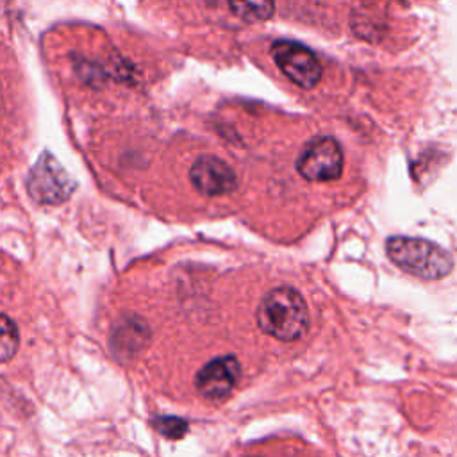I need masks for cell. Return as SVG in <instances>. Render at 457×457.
<instances>
[{"instance_id": "cell-6", "label": "cell", "mask_w": 457, "mask_h": 457, "mask_svg": "<svg viewBox=\"0 0 457 457\" xmlns=\"http://www.w3.org/2000/svg\"><path fill=\"white\" fill-rule=\"evenodd\" d=\"M189 179L195 189L207 196H221L237 187L232 168L214 155L198 157L189 170Z\"/></svg>"}, {"instance_id": "cell-5", "label": "cell", "mask_w": 457, "mask_h": 457, "mask_svg": "<svg viewBox=\"0 0 457 457\" xmlns=\"http://www.w3.org/2000/svg\"><path fill=\"white\" fill-rule=\"evenodd\" d=\"M27 187L32 198L41 204H61L71 195L73 182L61 164L50 154H45L34 164Z\"/></svg>"}, {"instance_id": "cell-7", "label": "cell", "mask_w": 457, "mask_h": 457, "mask_svg": "<svg viewBox=\"0 0 457 457\" xmlns=\"http://www.w3.org/2000/svg\"><path fill=\"white\" fill-rule=\"evenodd\" d=\"M239 377V362L232 355L209 361L195 378L196 389L205 398H223L236 386Z\"/></svg>"}, {"instance_id": "cell-9", "label": "cell", "mask_w": 457, "mask_h": 457, "mask_svg": "<svg viewBox=\"0 0 457 457\" xmlns=\"http://www.w3.org/2000/svg\"><path fill=\"white\" fill-rule=\"evenodd\" d=\"M18 341L20 337L14 321L0 312V362H5L11 357H14L18 350Z\"/></svg>"}, {"instance_id": "cell-4", "label": "cell", "mask_w": 457, "mask_h": 457, "mask_svg": "<svg viewBox=\"0 0 457 457\" xmlns=\"http://www.w3.org/2000/svg\"><path fill=\"white\" fill-rule=\"evenodd\" d=\"M271 57L278 70L303 89L314 87L321 79V64L312 50L296 41H275Z\"/></svg>"}, {"instance_id": "cell-2", "label": "cell", "mask_w": 457, "mask_h": 457, "mask_svg": "<svg viewBox=\"0 0 457 457\" xmlns=\"http://www.w3.org/2000/svg\"><path fill=\"white\" fill-rule=\"evenodd\" d=\"M386 253L403 271L427 280L446 277L453 266L448 252L420 237L393 236L386 241Z\"/></svg>"}, {"instance_id": "cell-1", "label": "cell", "mask_w": 457, "mask_h": 457, "mask_svg": "<svg viewBox=\"0 0 457 457\" xmlns=\"http://www.w3.org/2000/svg\"><path fill=\"white\" fill-rule=\"evenodd\" d=\"M257 323L278 341H295L309 328V311L302 295L287 286L271 289L257 307Z\"/></svg>"}, {"instance_id": "cell-3", "label": "cell", "mask_w": 457, "mask_h": 457, "mask_svg": "<svg viewBox=\"0 0 457 457\" xmlns=\"http://www.w3.org/2000/svg\"><path fill=\"white\" fill-rule=\"evenodd\" d=\"M343 150L332 136H318L311 139L296 159V170L305 180L327 182L336 180L343 173Z\"/></svg>"}, {"instance_id": "cell-8", "label": "cell", "mask_w": 457, "mask_h": 457, "mask_svg": "<svg viewBox=\"0 0 457 457\" xmlns=\"http://www.w3.org/2000/svg\"><path fill=\"white\" fill-rule=\"evenodd\" d=\"M230 11L245 21H264L275 11L273 0H227Z\"/></svg>"}]
</instances>
